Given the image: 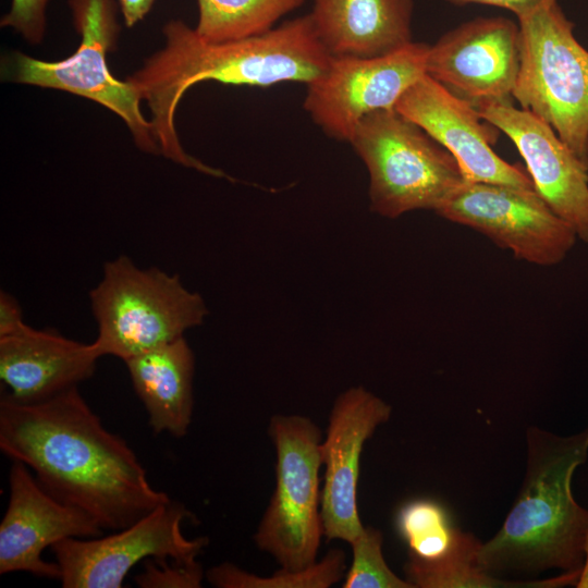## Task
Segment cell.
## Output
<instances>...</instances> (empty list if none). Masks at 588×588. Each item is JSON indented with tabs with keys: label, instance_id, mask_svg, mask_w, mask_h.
Returning a JSON list of instances; mask_svg holds the SVG:
<instances>
[{
	"label": "cell",
	"instance_id": "obj_10",
	"mask_svg": "<svg viewBox=\"0 0 588 588\" xmlns=\"http://www.w3.org/2000/svg\"><path fill=\"white\" fill-rule=\"evenodd\" d=\"M191 516L171 499L135 523L106 537L66 538L51 549L64 588H121L130 571L147 559L194 562L208 538L188 539L182 530Z\"/></svg>",
	"mask_w": 588,
	"mask_h": 588
},
{
	"label": "cell",
	"instance_id": "obj_19",
	"mask_svg": "<svg viewBox=\"0 0 588 588\" xmlns=\"http://www.w3.org/2000/svg\"><path fill=\"white\" fill-rule=\"evenodd\" d=\"M155 433L184 437L192 421L194 353L184 336L124 360Z\"/></svg>",
	"mask_w": 588,
	"mask_h": 588
},
{
	"label": "cell",
	"instance_id": "obj_20",
	"mask_svg": "<svg viewBox=\"0 0 588 588\" xmlns=\"http://www.w3.org/2000/svg\"><path fill=\"white\" fill-rule=\"evenodd\" d=\"M482 541L469 531L458 530L450 552L434 561L408 555L405 578L414 588H560L577 585L579 572L550 578H506L492 575L478 564Z\"/></svg>",
	"mask_w": 588,
	"mask_h": 588
},
{
	"label": "cell",
	"instance_id": "obj_17",
	"mask_svg": "<svg viewBox=\"0 0 588 588\" xmlns=\"http://www.w3.org/2000/svg\"><path fill=\"white\" fill-rule=\"evenodd\" d=\"M100 358L93 343L53 330L25 326L0 338V379L11 399L24 404L48 400L90 378Z\"/></svg>",
	"mask_w": 588,
	"mask_h": 588
},
{
	"label": "cell",
	"instance_id": "obj_3",
	"mask_svg": "<svg viewBox=\"0 0 588 588\" xmlns=\"http://www.w3.org/2000/svg\"><path fill=\"white\" fill-rule=\"evenodd\" d=\"M526 471L502 526L478 552L488 573L525 578L551 569L583 571L588 510L573 494V477L588 458V427L561 436L537 426L526 429Z\"/></svg>",
	"mask_w": 588,
	"mask_h": 588
},
{
	"label": "cell",
	"instance_id": "obj_25",
	"mask_svg": "<svg viewBox=\"0 0 588 588\" xmlns=\"http://www.w3.org/2000/svg\"><path fill=\"white\" fill-rule=\"evenodd\" d=\"M144 566L143 572L134 577L142 588H199L205 575L197 561L147 559Z\"/></svg>",
	"mask_w": 588,
	"mask_h": 588
},
{
	"label": "cell",
	"instance_id": "obj_5",
	"mask_svg": "<svg viewBox=\"0 0 588 588\" xmlns=\"http://www.w3.org/2000/svg\"><path fill=\"white\" fill-rule=\"evenodd\" d=\"M348 143L368 171L370 209L384 218L436 211L466 181L454 156L394 108L366 115Z\"/></svg>",
	"mask_w": 588,
	"mask_h": 588
},
{
	"label": "cell",
	"instance_id": "obj_29",
	"mask_svg": "<svg viewBox=\"0 0 588 588\" xmlns=\"http://www.w3.org/2000/svg\"><path fill=\"white\" fill-rule=\"evenodd\" d=\"M155 0H119L126 26L132 27L149 12Z\"/></svg>",
	"mask_w": 588,
	"mask_h": 588
},
{
	"label": "cell",
	"instance_id": "obj_6",
	"mask_svg": "<svg viewBox=\"0 0 588 588\" xmlns=\"http://www.w3.org/2000/svg\"><path fill=\"white\" fill-rule=\"evenodd\" d=\"M517 23L520 64L513 99L551 125L588 169V50L558 0Z\"/></svg>",
	"mask_w": 588,
	"mask_h": 588
},
{
	"label": "cell",
	"instance_id": "obj_13",
	"mask_svg": "<svg viewBox=\"0 0 588 588\" xmlns=\"http://www.w3.org/2000/svg\"><path fill=\"white\" fill-rule=\"evenodd\" d=\"M394 109L451 152L466 180L535 188L523 169L493 150L501 131L482 119L471 102L428 74L400 97Z\"/></svg>",
	"mask_w": 588,
	"mask_h": 588
},
{
	"label": "cell",
	"instance_id": "obj_26",
	"mask_svg": "<svg viewBox=\"0 0 588 588\" xmlns=\"http://www.w3.org/2000/svg\"><path fill=\"white\" fill-rule=\"evenodd\" d=\"M48 0H12L10 11L1 19V26L11 27L32 44L41 41L46 26Z\"/></svg>",
	"mask_w": 588,
	"mask_h": 588
},
{
	"label": "cell",
	"instance_id": "obj_22",
	"mask_svg": "<svg viewBox=\"0 0 588 588\" xmlns=\"http://www.w3.org/2000/svg\"><path fill=\"white\" fill-rule=\"evenodd\" d=\"M346 555L330 550L320 561L302 571L281 568L271 576H259L232 563H221L206 572L208 583L218 588H329L346 573Z\"/></svg>",
	"mask_w": 588,
	"mask_h": 588
},
{
	"label": "cell",
	"instance_id": "obj_8",
	"mask_svg": "<svg viewBox=\"0 0 588 588\" xmlns=\"http://www.w3.org/2000/svg\"><path fill=\"white\" fill-rule=\"evenodd\" d=\"M69 4L81 35L76 51L54 62L13 52L2 74L15 83L64 90L96 101L124 121L140 150L160 152L150 121L140 112V97L127 81L117 79L109 71L107 53L115 48L119 34L114 0H70Z\"/></svg>",
	"mask_w": 588,
	"mask_h": 588
},
{
	"label": "cell",
	"instance_id": "obj_21",
	"mask_svg": "<svg viewBox=\"0 0 588 588\" xmlns=\"http://www.w3.org/2000/svg\"><path fill=\"white\" fill-rule=\"evenodd\" d=\"M305 0H197V34L221 42L265 34Z\"/></svg>",
	"mask_w": 588,
	"mask_h": 588
},
{
	"label": "cell",
	"instance_id": "obj_4",
	"mask_svg": "<svg viewBox=\"0 0 588 588\" xmlns=\"http://www.w3.org/2000/svg\"><path fill=\"white\" fill-rule=\"evenodd\" d=\"M89 298L98 332L95 350L123 362L184 336L208 314L204 298L179 275L139 268L127 256L105 264Z\"/></svg>",
	"mask_w": 588,
	"mask_h": 588
},
{
	"label": "cell",
	"instance_id": "obj_18",
	"mask_svg": "<svg viewBox=\"0 0 588 588\" xmlns=\"http://www.w3.org/2000/svg\"><path fill=\"white\" fill-rule=\"evenodd\" d=\"M413 0H314L315 32L331 56L376 58L413 42Z\"/></svg>",
	"mask_w": 588,
	"mask_h": 588
},
{
	"label": "cell",
	"instance_id": "obj_15",
	"mask_svg": "<svg viewBox=\"0 0 588 588\" xmlns=\"http://www.w3.org/2000/svg\"><path fill=\"white\" fill-rule=\"evenodd\" d=\"M12 462L9 503L0 523V574L60 579L58 563L45 561L44 550L66 538L99 537L103 529L85 512L52 497L25 464Z\"/></svg>",
	"mask_w": 588,
	"mask_h": 588
},
{
	"label": "cell",
	"instance_id": "obj_12",
	"mask_svg": "<svg viewBox=\"0 0 588 588\" xmlns=\"http://www.w3.org/2000/svg\"><path fill=\"white\" fill-rule=\"evenodd\" d=\"M519 64L518 23L503 16L476 17L429 46L426 74L477 106L513 100Z\"/></svg>",
	"mask_w": 588,
	"mask_h": 588
},
{
	"label": "cell",
	"instance_id": "obj_14",
	"mask_svg": "<svg viewBox=\"0 0 588 588\" xmlns=\"http://www.w3.org/2000/svg\"><path fill=\"white\" fill-rule=\"evenodd\" d=\"M392 407L364 387H353L334 401L321 442L320 514L323 537L351 543L364 529L357 507L360 457L368 439L389 421Z\"/></svg>",
	"mask_w": 588,
	"mask_h": 588
},
{
	"label": "cell",
	"instance_id": "obj_11",
	"mask_svg": "<svg viewBox=\"0 0 588 588\" xmlns=\"http://www.w3.org/2000/svg\"><path fill=\"white\" fill-rule=\"evenodd\" d=\"M428 50L413 41L382 57L332 56L324 73L307 84L304 109L327 136L348 142L366 115L393 109L426 74Z\"/></svg>",
	"mask_w": 588,
	"mask_h": 588
},
{
	"label": "cell",
	"instance_id": "obj_27",
	"mask_svg": "<svg viewBox=\"0 0 588 588\" xmlns=\"http://www.w3.org/2000/svg\"><path fill=\"white\" fill-rule=\"evenodd\" d=\"M26 323L16 298L8 292L0 293V338L20 332Z\"/></svg>",
	"mask_w": 588,
	"mask_h": 588
},
{
	"label": "cell",
	"instance_id": "obj_2",
	"mask_svg": "<svg viewBox=\"0 0 588 588\" xmlns=\"http://www.w3.org/2000/svg\"><path fill=\"white\" fill-rule=\"evenodd\" d=\"M164 47L126 81L149 107L150 124L160 154L215 177H228L187 154L179 139L174 115L185 91L203 81L268 87L305 83L321 76L332 56L319 40L310 15L243 39L211 42L182 21L163 27Z\"/></svg>",
	"mask_w": 588,
	"mask_h": 588
},
{
	"label": "cell",
	"instance_id": "obj_7",
	"mask_svg": "<svg viewBox=\"0 0 588 588\" xmlns=\"http://www.w3.org/2000/svg\"><path fill=\"white\" fill-rule=\"evenodd\" d=\"M269 436L275 449V487L254 542L281 568L302 571L317 562L323 536L319 427L302 415H274Z\"/></svg>",
	"mask_w": 588,
	"mask_h": 588
},
{
	"label": "cell",
	"instance_id": "obj_23",
	"mask_svg": "<svg viewBox=\"0 0 588 588\" xmlns=\"http://www.w3.org/2000/svg\"><path fill=\"white\" fill-rule=\"evenodd\" d=\"M395 524L407 544L408 555L424 561L446 555L460 530L452 525L445 507L431 499H415L403 504Z\"/></svg>",
	"mask_w": 588,
	"mask_h": 588
},
{
	"label": "cell",
	"instance_id": "obj_16",
	"mask_svg": "<svg viewBox=\"0 0 588 588\" xmlns=\"http://www.w3.org/2000/svg\"><path fill=\"white\" fill-rule=\"evenodd\" d=\"M516 146L534 187L547 205L588 244V169L543 120L512 100L475 106Z\"/></svg>",
	"mask_w": 588,
	"mask_h": 588
},
{
	"label": "cell",
	"instance_id": "obj_24",
	"mask_svg": "<svg viewBox=\"0 0 588 588\" xmlns=\"http://www.w3.org/2000/svg\"><path fill=\"white\" fill-rule=\"evenodd\" d=\"M352 563L344 576V588H414L397 576L387 564L383 555L382 531L364 526L362 532L350 543Z\"/></svg>",
	"mask_w": 588,
	"mask_h": 588
},
{
	"label": "cell",
	"instance_id": "obj_1",
	"mask_svg": "<svg viewBox=\"0 0 588 588\" xmlns=\"http://www.w3.org/2000/svg\"><path fill=\"white\" fill-rule=\"evenodd\" d=\"M0 449L102 529H122L170 500L149 483L134 451L102 425L77 387L33 404L3 393Z\"/></svg>",
	"mask_w": 588,
	"mask_h": 588
},
{
	"label": "cell",
	"instance_id": "obj_9",
	"mask_svg": "<svg viewBox=\"0 0 588 588\" xmlns=\"http://www.w3.org/2000/svg\"><path fill=\"white\" fill-rule=\"evenodd\" d=\"M434 212L538 266L560 264L578 238L535 188L466 180Z\"/></svg>",
	"mask_w": 588,
	"mask_h": 588
},
{
	"label": "cell",
	"instance_id": "obj_28",
	"mask_svg": "<svg viewBox=\"0 0 588 588\" xmlns=\"http://www.w3.org/2000/svg\"><path fill=\"white\" fill-rule=\"evenodd\" d=\"M452 4L465 5V4H483L499 7L513 12L516 17H522L542 4L553 0H444Z\"/></svg>",
	"mask_w": 588,
	"mask_h": 588
}]
</instances>
